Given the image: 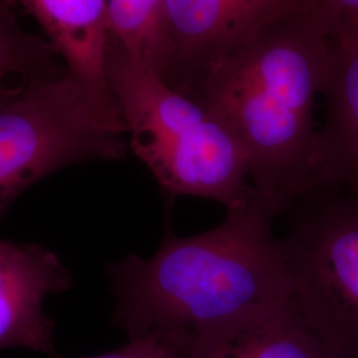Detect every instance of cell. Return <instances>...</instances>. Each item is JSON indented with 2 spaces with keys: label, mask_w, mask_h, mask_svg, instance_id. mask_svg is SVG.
I'll return each mask as SVG.
<instances>
[{
  "label": "cell",
  "mask_w": 358,
  "mask_h": 358,
  "mask_svg": "<svg viewBox=\"0 0 358 358\" xmlns=\"http://www.w3.org/2000/svg\"><path fill=\"white\" fill-rule=\"evenodd\" d=\"M329 60L331 41L309 13L232 52L187 93L242 145L251 185L275 217L316 190L315 103Z\"/></svg>",
  "instance_id": "obj_2"
},
{
  "label": "cell",
  "mask_w": 358,
  "mask_h": 358,
  "mask_svg": "<svg viewBox=\"0 0 358 358\" xmlns=\"http://www.w3.org/2000/svg\"><path fill=\"white\" fill-rule=\"evenodd\" d=\"M192 336L187 333L154 331L129 340L128 345L100 356L83 358H190ZM51 358H71L52 353Z\"/></svg>",
  "instance_id": "obj_13"
},
{
  "label": "cell",
  "mask_w": 358,
  "mask_h": 358,
  "mask_svg": "<svg viewBox=\"0 0 358 358\" xmlns=\"http://www.w3.org/2000/svg\"><path fill=\"white\" fill-rule=\"evenodd\" d=\"M6 92H7V90H6L4 87H3V88L0 87V94H3V93H6Z\"/></svg>",
  "instance_id": "obj_15"
},
{
  "label": "cell",
  "mask_w": 358,
  "mask_h": 358,
  "mask_svg": "<svg viewBox=\"0 0 358 358\" xmlns=\"http://www.w3.org/2000/svg\"><path fill=\"white\" fill-rule=\"evenodd\" d=\"M312 10L313 0H162L158 75L187 94L232 52Z\"/></svg>",
  "instance_id": "obj_6"
},
{
  "label": "cell",
  "mask_w": 358,
  "mask_h": 358,
  "mask_svg": "<svg viewBox=\"0 0 358 358\" xmlns=\"http://www.w3.org/2000/svg\"><path fill=\"white\" fill-rule=\"evenodd\" d=\"M16 1L38 20L68 75L97 99L117 103L106 73L108 0Z\"/></svg>",
  "instance_id": "obj_9"
},
{
  "label": "cell",
  "mask_w": 358,
  "mask_h": 358,
  "mask_svg": "<svg viewBox=\"0 0 358 358\" xmlns=\"http://www.w3.org/2000/svg\"><path fill=\"white\" fill-rule=\"evenodd\" d=\"M273 214L260 198L227 210L224 222L180 238L167 224L149 259L109 264L113 324L129 340L154 331L195 336L255 308L292 297V282Z\"/></svg>",
  "instance_id": "obj_1"
},
{
  "label": "cell",
  "mask_w": 358,
  "mask_h": 358,
  "mask_svg": "<svg viewBox=\"0 0 358 358\" xmlns=\"http://www.w3.org/2000/svg\"><path fill=\"white\" fill-rule=\"evenodd\" d=\"M312 16L331 43H358V0H313Z\"/></svg>",
  "instance_id": "obj_14"
},
{
  "label": "cell",
  "mask_w": 358,
  "mask_h": 358,
  "mask_svg": "<svg viewBox=\"0 0 358 358\" xmlns=\"http://www.w3.org/2000/svg\"><path fill=\"white\" fill-rule=\"evenodd\" d=\"M280 239L292 297L332 358H358V195L313 190Z\"/></svg>",
  "instance_id": "obj_5"
},
{
  "label": "cell",
  "mask_w": 358,
  "mask_h": 358,
  "mask_svg": "<svg viewBox=\"0 0 358 358\" xmlns=\"http://www.w3.org/2000/svg\"><path fill=\"white\" fill-rule=\"evenodd\" d=\"M106 73L128 146L164 192L217 201L227 210L254 196L247 154L214 112L110 38Z\"/></svg>",
  "instance_id": "obj_3"
},
{
  "label": "cell",
  "mask_w": 358,
  "mask_h": 358,
  "mask_svg": "<svg viewBox=\"0 0 358 358\" xmlns=\"http://www.w3.org/2000/svg\"><path fill=\"white\" fill-rule=\"evenodd\" d=\"M321 94L327 103L316 148V190L358 195V43H331Z\"/></svg>",
  "instance_id": "obj_10"
},
{
  "label": "cell",
  "mask_w": 358,
  "mask_h": 358,
  "mask_svg": "<svg viewBox=\"0 0 358 358\" xmlns=\"http://www.w3.org/2000/svg\"><path fill=\"white\" fill-rule=\"evenodd\" d=\"M161 3L162 0H108L110 40L157 73L161 64Z\"/></svg>",
  "instance_id": "obj_12"
},
{
  "label": "cell",
  "mask_w": 358,
  "mask_h": 358,
  "mask_svg": "<svg viewBox=\"0 0 358 358\" xmlns=\"http://www.w3.org/2000/svg\"><path fill=\"white\" fill-rule=\"evenodd\" d=\"M72 287V276L50 248L0 239V350L27 348L51 356L53 321L47 296Z\"/></svg>",
  "instance_id": "obj_7"
},
{
  "label": "cell",
  "mask_w": 358,
  "mask_h": 358,
  "mask_svg": "<svg viewBox=\"0 0 358 358\" xmlns=\"http://www.w3.org/2000/svg\"><path fill=\"white\" fill-rule=\"evenodd\" d=\"M190 358H332L294 297L244 312L192 336Z\"/></svg>",
  "instance_id": "obj_8"
},
{
  "label": "cell",
  "mask_w": 358,
  "mask_h": 358,
  "mask_svg": "<svg viewBox=\"0 0 358 358\" xmlns=\"http://www.w3.org/2000/svg\"><path fill=\"white\" fill-rule=\"evenodd\" d=\"M117 103L68 72L0 94V217L40 179L90 161H117L128 149Z\"/></svg>",
  "instance_id": "obj_4"
},
{
  "label": "cell",
  "mask_w": 358,
  "mask_h": 358,
  "mask_svg": "<svg viewBox=\"0 0 358 358\" xmlns=\"http://www.w3.org/2000/svg\"><path fill=\"white\" fill-rule=\"evenodd\" d=\"M56 55L50 41L23 29L0 1V85L23 87L56 75Z\"/></svg>",
  "instance_id": "obj_11"
}]
</instances>
